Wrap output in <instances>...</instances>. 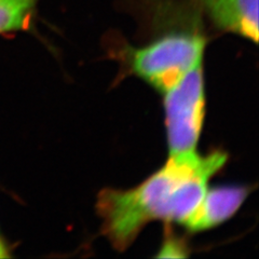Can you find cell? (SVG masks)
<instances>
[{
    "label": "cell",
    "instance_id": "277c9868",
    "mask_svg": "<svg viewBox=\"0 0 259 259\" xmlns=\"http://www.w3.org/2000/svg\"><path fill=\"white\" fill-rule=\"evenodd\" d=\"M218 30L258 42V0H193Z\"/></svg>",
    "mask_w": 259,
    "mask_h": 259
},
{
    "label": "cell",
    "instance_id": "5b68a950",
    "mask_svg": "<svg viewBox=\"0 0 259 259\" xmlns=\"http://www.w3.org/2000/svg\"><path fill=\"white\" fill-rule=\"evenodd\" d=\"M248 193V187L236 185L207 189L196 210L183 226L190 232L214 228L238 212Z\"/></svg>",
    "mask_w": 259,
    "mask_h": 259
},
{
    "label": "cell",
    "instance_id": "3957f363",
    "mask_svg": "<svg viewBox=\"0 0 259 259\" xmlns=\"http://www.w3.org/2000/svg\"><path fill=\"white\" fill-rule=\"evenodd\" d=\"M169 156L196 152L205 116L202 62L163 92Z\"/></svg>",
    "mask_w": 259,
    "mask_h": 259
},
{
    "label": "cell",
    "instance_id": "8992f818",
    "mask_svg": "<svg viewBox=\"0 0 259 259\" xmlns=\"http://www.w3.org/2000/svg\"><path fill=\"white\" fill-rule=\"evenodd\" d=\"M39 0H0V35L29 29Z\"/></svg>",
    "mask_w": 259,
    "mask_h": 259
},
{
    "label": "cell",
    "instance_id": "7a4b0ae2",
    "mask_svg": "<svg viewBox=\"0 0 259 259\" xmlns=\"http://www.w3.org/2000/svg\"><path fill=\"white\" fill-rule=\"evenodd\" d=\"M151 32L146 46H125L130 70L163 93L203 61V14L193 0H120Z\"/></svg>",
    "mask_w": 259,
    "mask_h": 259
},
{
    "label": "cell",
    "instance_id": "ba28073f",
    "mask_svg": "<svg viewBox=\"0 0 259 259\" xmlns=\"http://www.w3.org/2000/svg\"><path fill=\"white\" fill-rule=\"evenodd\" d=\"M9 256H10L9 249H8L3 238L0 237V258H8Z\"/></svg>",
    "mask_w": 259,
    "mask_h": 259
},
{
    "label": "cell",
    "instance_id": "52a82bcc",
    "mask_svg": "<svg viewBox=\"0 0 259 259\" xmlns=\"http://www.w3.org/2000/svg\"><path fill=\"white\" fill-rule=\"evenodd\" d=\"M189 253L186 245L182 240L175 237H169L165 239L160 248V252L157 257H173V258H182L188 257Z\"/></svg>",
    "mask_w": 259,
    "mask_h": 259
},
{
    "label": "cell",
    "instance_id": "6da1fadb",
    "mask_svg": "<svg viewBox=\"0 0 259 259\" xmlns=\"http://www.w3.org/2000/svg\"><path fill=\"white\" fill-rule=\"evenodd\" d=\"M228 155L214 150L169 156L159 171L135 188L104 189L96 209L103 234L118 250L126 249L144 227L153 221L183 225L196 210L207 191L210 178L226 164Z\"/></svg>",
    "mask_w": 259,
    "mask_h": 259
}]
</instances>
